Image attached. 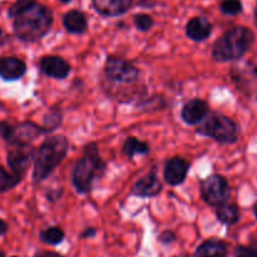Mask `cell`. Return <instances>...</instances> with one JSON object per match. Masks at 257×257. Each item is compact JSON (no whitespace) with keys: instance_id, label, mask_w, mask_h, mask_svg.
Wrapping results in <instances>:
<instances>
[{"instance_id":"1","label":"cell","mask_w":257,"mask_h":257,"mask_svg":"<svg viewBox=\"0 0 257 257\" xmlns=\"http://www.w3.org/2000/svg\"><path fill=\"white\" fill-rule=\"evenodd\" d=\"M52 24V11L37 0L13 18L14 33L21 41L28 43L41 41L51 31Z\"/></svg>"},{"instance_id":"2","label":"cell","mask_w":257,"mask_h":257,"mask_svg":"<svg viewBox=\"0 0 257 257\" xmlns=\"http://www.w3.org/2000/svg\"><path fill=\"white\" fill-rule=\"evenodd\" d=\"M254 43V33L243 26H236L224 32L212 47V58L216 62L237 61L242 58Z\"/></svg>"},{"instance_id":"3","label":"cell","mask_w":257,"mask_h":257,"mask_svg":"<svg viewBox=\"0 0 257 257\" xmlns=\"http://www.w3.org/2000/svg\"><path fill=\"white\" fill-rule=\"evenodd\" d=\"M70 143L64 135H53L42 143L34 159L33 179L36 183L46 180L63 162L68 153Z\"/></svg>"},{"instance_id":"4","label":"cell","mask_w":257,"mask_h":257,"mask_svg":"<svg viewBox=\"0 0 257 257\" xmlns=\"http://www.w3.org/2000/svg\"><path fill=\"white\" fill-rule=\"evenodd\" d=\"M106 163L101 158L95 143H88L85 147V155L78 160L72 170V183L80 194H86L92 189L93 182L102 175Z\"/></svg>"},{"instance_id":"5","label":"cell","mask_w":257,"mask_h":257,"mask_svg":"<svg viewBox=\"0 0 257 257\" xmlns=\"http://www.w3.org/2000/svg\"><path fill=\"white\" fill-rule=\"evenodd\" d=\"M202 137L214 139L219 144H233L239 134L238 125L228 116L219 112H209L196 130Z\"/></svg>"},{"instance_id":"6","label":"cell","mask_w":257,"mask_h":257,"mask_svg":"<svg viewBox=\"0 0 257 257\" xmlns=\"http://www.w3.org/2000/svg\"><path fill=\"white\" fill-rule=\"evenodd\" d=\"M231 78L237 90L247 97L257 100V66L249 61L238 62L232 67Z\"/></svg>"},{"instance_id":"7","label":"cell","mask_w":257,"mask_h":257,"mask_svg":"<svg viewBox=\"0 0 257 257\" xmlns=\"http://www.w3.org/2000/svg\"><path fill=\"white\" fill-rule=\"evenodd\" d=\"M103 73H105V77L111 82L117 83V85L118 83L127 85L138 80L140 71L130 61H126L121 57L110 56L106 59Z\"/></svg>"},{"instance_id":"8","label":"cell","mask_w":257,"mask_h":257,"mask_svg":"<svg viewBox=\"0 0 257 257\" xmlns=\"http://www.w3.org/2000/svg\"><path fill=\"white\" fill-rule=\"evenodd\" d=\"M201 196L209 206L226 203L231 197L229 184L223 175L212 174L201 182Z\"/></svg>"},{"instance_id":"9","label":"cell","mask_w":257,"mask_h":257,"mask_svg":"<svg viewBox=\"0 0 257 257\" xmlns=\"http://www.w3.org/2000/svg\"><path fill=\"white\" fill-rule=\"evenodd\" d=\"M36 150L31 145H13L7 155L8 165L11 167L12 172L23 177L33 160L36 159Z\"/></svg>"},{"instance_id":"10","label":"cell","mask_w":257,"mask_h":257,"mask_svg":"<svg viewBox=\"0 0 257 257\" xmlns=\"http://www.w3.org/2000/svg\"><path fill=\"white\" fill-rule=\"evenodd\" d=\"M190 164L182 157H173L169 160H167L164 165V180L169 185H179L184 183L187 178L188 172H189Z\"/></svg>"},{"instance_id":"11","label":"cell","mask_w":257,"mask_h":257,"mask_svg":"<svg viewBox=\"0 0 257 257\" xmlns=\"http://www.w3.org/2000/svg\"><path fill=\"white\" fill-rule=\"evenodd\" d=\"M41 71L56 80H64L71 73V64L59 56H44L39 61Z\"/></svg>"},{"instance_id":"12","label":"cell","mask_w":257,"mask_h":257,"mask_svg":"<svg viewBox=\"0 0 257 257\" xmlns=\"http://www.w3.org/2000/svg\"><path fill=\"white\" fill-rule=\"evenodd\" d=\"M163 190V184L159 180L155 172L148 173L147 175L142 177L134 183L130 194L142 198H153L159 196Z\"/></svg>"},{"instance_id":"13","label":"cell","mask_w":257,"mask_h":257,"mask_svg":"<svg viewBox=\"0 0 257 257\" xmlns=\"http://www.w3.org/2000/svg\"><path fill=\"white\" fill-rule=\"evenodd\" d=\"M91 4L97 14L106 18H113L127 13L134 0H91Z\"/></svg>"},{"instance_id":"14","label":"cell","mask_w":257,"mask_h":257,"mask_svg":"<svg viewBox=\"0 0 257 257\" xmlns=\"http://www.w3.org/2000/svg\"><path fill=\"white\" fill-rule=\"evenodd\" d=\"M208 113L209 106L206 101L201 98H193L183 106L180 111V118L187 125H198L206 118Z\"/></svg>"},{"instance_id":"15","label":"cell","mask_w":257,"mask_h":257,"mask_svg":"<svg viewBox=\"0 0 257 257\" xmlns=\"http://www.w3.org/2000/svg\"><path fill=\"white\" fill-rule=\"evenodd\" d=\"M46 134L43 126H38L32 121H26L14 126V134L9 144L13 145H29L33 140Z\"/></svg>"},{"instance_id":"16","label":"cell","mask_w":257,"mask_h":257,"mask_svg":"<svg viewBox=\"0 0 257 257\" xmlns=\"http://www.w3.org/2000/svg\"><path fill=\"white\" fill-rule=\"evenodd\" d=\"M213 26L204 17H194L185 24V34L194 42H203L211 37Z\"/></svg>"},{"instance_id":"17","label":"cell","mask_w":257,"mask_h":257,"mask_svg":"<svg viewBox=\"0 0 257 257\" xmlns=\"http://www.w3.org/2000/svg\"><path fill=\"white\" fill-rule=\"evenodd\" d=\"M27 72V64L16 57L0 58V78L4 81H17Z\"/></svg>"},{"instance_id":"18","label":"cell","mask_w":257,"mask_h":257,"mask_svg":"<svg viewBox=\"0 0 257 257\" xmlns=\"http://www.w3.org/2000/svg\"><path fill=\"white\" fill-rule=\"evenodd\" d=\"M228 243L223 239L208 238L196 248L193 257H228Z\"/></svg>"},{"instance_id":"19","label":"cell","mask_w":257,"mask_h":257,"mask_svg":"<svg viewBox=\"0 0 257 257\" xmlns=\"http://www.w3.org/2000/svg\"><path fill=\"white\" fill-rule=\"evenodd\" d=\"M63 27L70 34H83L88 28V22L85 14L77 9L67 12L63 16Z\"/></svg>"},{"instance_id":"20","label":"cell","mask_w":257,"mask_h":257,"mask_svg":"<svg viewBox=\"0 0 257 257\" xmlns=\"http://www.w3.org/2000/svg\"><path fill=\"white\" fill-rule=\"evenodd\" d=\"M216 217L222 224H226V226H233L237 222L239 221V208L237 204L234 203H222L219 206H217L216 209Z\"/></svg>"},{"instance_id":"21","label":"cell","mask_w":257,"mask_h":257,"mask_svg":"<svg viewBox=\"0 0 257 257\" xmlns=\"http://www.w3.org/2000/svg\"><path fill=\"white\" fill-rule=\"evenodd\" d=\"M122 152L130 160L134 159L137 155H148L150 153V147L148 143L142 142L134 137L126 138L123 143Z\"/></svg>"},{"instance_id":"22","label":"cell","mask_w":257,"mask_h":257,"mask_svg":"<svg viewBox=\"0 0 257 257\" xmlns=\"http://www.w3.org/2000/svg\"><path fill=\"white\" fill-rule=\"evenodd\" d=\"M64 237H66L64 231L58 226L48 227V228L39 232V239H41L43 243L51 244V246H57V244L62 243Z\"/></svg>"},{"instance_id":"23","label":"cell","mask_w":257,"mask_h":257,"mask_svg":"<svg viewBox=\"0 0 257 257\" xmlns=\"http://www.w3.org/2000/svg\"><path fill=\"white\" fill-rule=\"evenodd\" d=\"M22 175L14 172H8L6 168L0 167V193L8 192L22 182Z\"/></svg>"},{"instance_id":"24","label":"cell","mask_w":257,"mask_h":257,"mask_svg":"<svg viewBox=\"0 0 257 257\" xmlns=\"http://www.w3.org/2000/svg\"><path fill=\"white\" fill-rule=\"evenodd\" d=\"M62 122V113L58 108H52L46 113L43 120V128L46 133L54 132Z\"/></svg>"},{"instance_id":"25","label":"cell","mask_w":257,"mask_h":257,"mask_svg":"<svg viewBox=\"0 0 257 257\" xmlns=\"http://www.w3.org/2000/svg\"><path fill=\"white\" fill-rule=\"evenodd\" d=\"M219 11L224 14V16H238L243 11V6H242L241 0H222L219 3Z\"/></svg>"},{"instance_id":"26","label":"cell","mask_w":257,"mask_h":257,"mask_svg":"<svg viewBox=\"0 0 257 257\" xmlns=\"http://www.w3.org/2000/svg\"><path fill=\"white\" fill-rule=\"evenodd\" d=\"M134 24L135 28L139 32H149L154 26V19L149 14H135L134 16Z\"/></svg>"},{"instance_id":"27","label":"cell","mask_w":257,"mask_h":257,"mask_svg":"<svg viewBox=\"0 0 257 257\" xmlns=\"http://www.w3.org/2000/svg\"><path fill=\"white\" fill-rule=\"evenodd\" d=\"M233 257H257V242L249 246H243V244L237 246L234 248Z\"/></svg>"},{"instance_id":"28","label":"cell","mask_w":257,"mask_h":257,"mask_svg":"<svg viewBox=\"0 0 257 257\" xmlns=\"http://www.w3.org/2000/svg\"><path fill=\"white\" fill-rule=\"evenodd\" d=\"M34 2H36V0H16V3H13V6H12L8 11L9 18L13 19L14 17L18 16L22 11L28 8L31 4H33Z\"/></svg>"},{"instance_id":"29","label":"cell","mask_w":257,"mask_h":257,"mask_svg":"<svg viewBox=\"0 0 257 257\" xmlns=\"http://www.w3.org/2000/svg\"><path fill=\"white\" fill-rule=\"evenodd\" d=\"M14 134V126L6 121H0V138L9 144Z\"/></svg>"},{"instance_id":"30","label":"cell","mask_w":257,"mask_h":257,"mask_svg":"<svg viewBox=\"0 0 257 257\" xmlns=\"http://www.w3.org/2000/svg\"><path fill=\"white\" fill-rule=\"evenodd\" d=\"M175 241H177V234L173 231H170V229H165V231H163L159 234V242L162 244H164V246L174 243Z\"/></svg>"},{"instance_id":"31","label":"cell","mask_w":257,"mask_h":257,"mask_svg":"<svg viewBox=\"0 0 257 257\" xmlns=\"http://www.w3.org/2000/svg\"><path fill=\"white\" fill-rule=\"evenodd\" d=\"M33 257H64L63 254L58 253L54 251H47V249H42V251H37Z\"/></svg>"},{"instance_id":"32","label":"cell","mask_w":257,"mask_h":257,"mask_svg":"<svg viewBox=\"0 0 257 257\" xmlns=\"http://www.w3.org/2000/svg\"><path fill=\"white\" fill-rule=\"evenodd\" d=\"M97 234V229L93 228V227H87V228L83 229V232L81 233V238H92Z\"/></svg>"},{"instance_id":"33","label":"cell","mask_w":257,"mask_h":257,"mask_svg":"<svg viewBox=\"0 0 257 257\" xmlns=\"http://www.w3.org/2000/svg\"><path fill=\"white\" fill-rule=\"evenodd\" d=\"M8 231V223L4 219L0 218V236H4Z\"/></svg>"},{"instance_id":"34","label":"cell","mask_w":257,"mask_h":257,"mask_svg":"<svg viewBox=\"0 0 257 257\" xmlns=\"http://www.w3.org/2000/svg\"><path fill=\"white\" fill-rule=\"evenodd\" d=\"M253 18H254V23H256V26H257V6L254 7V9H253Z\"/></svg>"},{"instance_id":"35","label":"cell","mask_w":257,"mask_h":257,"mask_svg":"<svg viewBox=\"0 0 257 257\" xmlns=\"http://www.w3.org/2000/svg\"><path fill=\"white\" fill-rule=\"evenodd\" d=\"M253 213H254V217H256V219H257V203L254 204V207H253Z\"/></svg>"},{"instance_id":"36","label":"cell","mask_w":257,"mask_h":257,"mask_svg":"<svg viewBox=\"0 0 257 257\" xmlns=\"http://www.w3.org/2000/svg\"><path fill=\"white\" fill-rule=\"evenodd\" d=\"M59 2H61V3H63V4H68V3H71L72 0H59Z\"/></svg>"},{"instance_id":"37","label":"cell","mask_w":257,"mask_h":257,"mask_svg":"<svg viewBox=\"0 0 257 257\" xmlns=\"http://www.w3.org/2000/svg\"><path fill=\"white\" fill-rule=\"evenodd\" d=\"M175 257H190L188 253H183V254H179V256H175Z\"/></svg>"},{"instance_id":"38","label":"cell","mask_w":257,"mask_h":257,"mask_svg":"<svg viewBox=\"0 0 257 257\" xmlns=\"http://www.w3.org/2000/svg\"><path fill=\"white\" fill-rule=\"evenodd\" d=\"M0 257H7L6 253H4L3 251H0Z\"/></svg>"},{"instance_id":"39","label":"cell","mask_w":257,"mask_h":257,"mask_svg":"<svg viewBox=\"0 0 257 257\" xmlns=\"http://www.w3.org/2000/svg\"><path fill=\"white\" fill-rule=\"evenodd\" d=\"M2 34H3V32H2V29H0V37H2Z\"/></svg>"},{"instance_id":"40","label":"cell","mask_w":257,"mask_h":257,"mask_svg":"<svg viewBox=\"0 0 257 257\" xmlns=\"http://www.w3.org/2000/svg\"><path fill=\"white\" fill-rule=\"evenodd\" d=\"M12 257H19V256H12Z\"/></svg>"}]
</instances>
